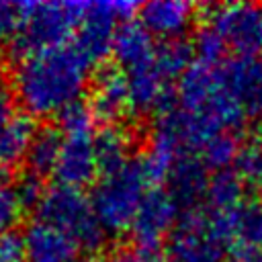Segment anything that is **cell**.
I'll list each match as a JSON object with an SVG mask.
<instances>
[{
    "instance_id": "obj_1",
    "label": "cell",
    "mask_w": 262,
    "mask_h": 262,
    "mask_svg": "<svg viewBox=\"0 0 262 262\" xmlns=\"http://www.w3.org/2000/svg\"><path fill=\"white\" fill-rule=\"evenodd\" d=\"M92 63L76 45L45 49L20 59L14 70V94L33 117L59 115L78 102Z\"/></svg>"
},
{
    "instance_id": "obj_2",
    "label": "cell",
    "mask_w": 262,
    "mask_h": 262,
    "mask_svg": "<svg viewBox=\"0 0 262 262\" xmlns=\"http://www.w3.org/2000/svg\"><path fill=\"white\" fill-rule=\"evenodd\" d=\"M178 117L192 149H201L213 135L244 125L246 113L231 94L223 70L209 63H194L178 86Z\"/></svg>"
},
{
    "instance_id": "obj_3",
    "label": "cell",
    "mask_w": 262,
    "mask_h": 262,
    "mask_svg": "<svg viewBox=\"0 0 262 262\" xmlns=\"http://www.w3.org/2000/svg\"><path fill=\"white\" fill-rule=\"evenodd\" d=\"M86 2H27L25 20L14 35V51L23 57L55 49L78 33Z\"/></svg>"
},
{
    "instance_id": "obj_4",
    "label": "cell",
    "mask_w": 262,
    "mask_h": 262,
    "mask_svg": "<svg viewBox=\"0 0 262 262\" xmlns=\"http://www.w3.org/2000/svg\"><path fill=\"white\" fill-rule=\"evenodd\" d=\"M149 180L141 170L139 160L129 162L125 168L102 174L92 190V207L106 233H123L131 229L133 219L147 194Z\"/></svg>"
},
{
    "instance_id": "obj_5",
    "label": "cell",
    "mask_w": 262,
    "mask_h": 262,
    "mask_svg": "<svg viewBox=\"0 0 262 262\" xmlns=\"http://www.w3.org/2000/svg\"><path fill=\"white\" fill-rule=\"evenodd\" d=\"M37 211L39 219L66 231L80 246V250L92 252L104 242L106 231L96 217L90 196H86L82 188L55 184L45 190Z\"/></svg>"
},
{
    "instance_id": "obj_6",
    "label": "cell",
    "mask_w": 262,
    "mask_h": 262,
    "mask_svg": "<svg viewBox=\"0 0 262 262\" xmlns=\"http://www.w3.org/2000/svg\"><path fill=\"white\" fill-rule=\"evenodd\" d=\"M227 252L211 215L190 209L168 237L164 262H225Z\"/></svg>"
},
{
    "instance_id": "obj_7",
    "label": "cell",
    "mask_w": 262,
    "mask_h": 262,
    "mask_svg": "<svg viewBox=\"0 0 262 262\" xmlns=\"http://www.w3.org/2000/svg\"><path fill=\"white\" fill-rule=\"evenodd\" d=\"M139 10L133 2H86L82 25L76 33V47L90 63H100L113 53L117 23H129Z\"/></svg>"
},
{
    "instance_id": "obj_8",
    "label": "cell",
    "mask_w": 262,
    "mask_h": 262,
    "mask_svg": "<svg viewBox=\"0 0 262 262\" xmlns=\"http://www.w3.org/2000/svg\"><path fill=\"white\" fill-rule=\"evenodd\" d=\"M209 27L219 35L225 49L237 57H260L262 53V6L233 2L209 8Z\"/></svg>"
},
{
    "instance_id": "obj_9",
    "label": "cell",
    "mask_w": 262,
    "mask_h": 262,
    "mask_svg": "<svg viewBox=\"0 0 262 262\" xmlns=\"http://www.w3.org/2000/svg\"><path fill=\"white\" fill-rule=\"evenodd\" d=\"M178 207L180 205L170 190L149 188L129 229L135 248L156 254V250L168 242L178 225Z\"/></svg>"
},
{
    "instance_id": "obj_10",
    "label": "cell",
    "mask_w": 262,
    "mask_h": 262,
    "mask_svg": "<svg viewBox=\"0 0 262 262\" xmlns=\"http://www.w3.org/2000/svg\"><path fill=\"white\" fill-rule=\"evenodd\" d=\"M215 229L235 258L262 248V205L244 201L235 209L211 215Z\"/></svg>"
},
{
    "instance_id": "obj_11",
    "label": "cell",
    "mask_w": 262,
    "mask_h": 262,
    "mask_svg": "<svg viewBox=\"0 0 262 262\" xmlns=\"http://www.w3.org/2000/svg\"><path fill=\"white\" fill-rule=\"evenodd\" d=\"M94 137H96L94 133L61 135V149L55 168V176L59 184L82 188L96 178L100 168H98Z\"/></svg>"
},
{
    "instance_id": "obj_12",
    "label": "cell",
    "mask_w": 262,
    "mask_h": 262,
    "mask_svg": "<svg viewBox=\"0 0 262 262\" xmlns=\"http://www.w3.org/2000/svg\"><path fill=\"white\" fill-rule=\"evenodd\" d=\"M25 262H78L80 246L55 225L35 219L20 235Z\"/></svg>"
},
{
    "instance_id": "obj_13",
    "label": "cell",
    "mask_w": 262,
    "mask_h": 262,
    "mask_svg": "<svg viewBox=\"0 0 262 262\" xmlns=\"http://www.w3.org/2000/svg\"><path fill=\"white\" fill-rule=\"evenodd\" d=\"M225 82L246 117H262V57H235L221 66Z\"/></svg>"
},
{
    "instance_id": "obj_14",
    "label": "cell",
    "mask_w": 262,
    "mask_h": 262,
    "mask_svg": "<svg viewBox=\"0 0 262 262\" xmlns=\"http://www.w3.org/2000/svg\"><path fill=\"white\" fill-rule=\"evenodd\" d=\"M194 10L196 8L184 0H154L139 6V18L151 37L174 41L192 25Z\"/></svg>"
},
{
    "instance_id": "obj_15",
    "label": "cell",
    "mask_w": 262,
    "mask_h": 262,
    "mask_svg": "<svg viewBox=\"0 0 262 262\" xmlns=\"http://www.w3.org/2000/svg\"><path fill=\"white\" fill-rule=\"evenodd\" d=\"M88 104L98 121H104L111 125L121 121L131 111L127 76H123L115 68L102 70L94 80L92 98Z\"/></svg>"
},
{
    "instance_id": "obj_16",
    "label": "cell",
    "mask_w": 262,
    "mask_h": 262,
    "mask_svg": "<svg viewBox=\"0 0 262 262\" xmlns=\"http://www.w3.org/2000/svg\"><path fill=\"white\" fill-rule=\"evenodd\" d=\"M127 86H129V100H131V113L147 115L158 111L160 115L174 106L170 102V86L168 80L160 74L156 68V61L127 72Z\"/></svg>"
},
{
    "instance_id": "obj_17",
    "label": "cell",
    "mask_w": 262,
    "mask_h": 262,
    "mask_svg": "<svg viewBox=\"0 0 262 262\" xmlns=\"http://www.w3.org/2000/svg\"><path fill=\"white\" fill-rule=\"evenodd\" d=\"M156 49L158 45L154 43V37L149 35V31L141 23L129 20V23H123L117 31L113 55L123 70L133 72L154 63Z\"/></svg>"
},
{
    "instance_id": "obj_18",
    "label": "cell",
    "mask_w": 262,
    "mask_h": 262,
    "mask_svg": "<svg viewBox=\"0 0 262 262\" xmlns=\"http://www.w3.org/2000/svg\"><path fill=\"white\" fill-rule=\"evenodd\" d=\"M170 192L172 196L178 201V205L182 207H194L199 199H205L207 192V184H209V176H207V166L203 164V160L194 154H186L182 156L170 178Z\"/></svg>"
},
{
    "instance_id": "obj_19",
    "label": "cell",
    "mask_w": 262,
    "mask_h": 262,
    "mask_svg": "<svg viewBox=\"0 0 262 262\" xmlns=\"http://www.w3.org/2000/svg\"><path fill=\"white\" fill-rule=\"evenodd\" d=\"M37 131L27 115H14L0 133V170H12L27 160Z\"/></svg>"
},
{
    "instance_id": "obj_20",
    "label": "cell",
    "mask_w": 262,
    "mask_h": 262,
    "mask_svg": "<svg viewBox=\"0 0 262 262\" xmlns=\"http://www.w3.org/2000/svg\"><path fill=\"white\" fill-rule=\"evenodd\" d=\"M94 145H96V158H98V168L102 174H111L117 172L121 168H125L131 160V147H133V139L127 131L119 129V127H106L102 129L96 137H94Z\"/></svg>"
},
{
    "instance_id": "obj_21",
    "label": "cell",
    "mask_w": 262,
    "mask_h": 262,
    "mask_svg": "<svg viewBox=\"0 0 262 262\" xmlns=\"http://www.w3.org/2000/svg\"><path fill=\"white\" fill-rule=\"evenodd\" d=\"M244 188H246V184L242 182L237 172H231V170L213 172V176L209 178V184H207V192H205V201H207L211 215L227 213V211L235 209L237 205H242Z\"/></svg>"
},
{
    "instance_id": "obj_22",
    "label": "cell",
    "mask_w": 262,
    "mask_h": 262,
    "mask_svg": "<svg viewBox=\"0 0 262 262\" xmlns=\"http://www.w3.org/2000/svg\"><path fill=\"white\" fill-rule=\"evenodd\" d=\"M59 149H61V135L57 131H53V129L37 131L33 145L29 149V156H27L31 174H35V176H45L51 172L55 174Z\"/></svg>"
},
{
    "instance_id": "obj_23",
    "label": "cell",
    "mask_w": 262,
    "mask_h": 262,
    "mask_svg": "<svg viewBox=\"0 0 262 262\" xmlns=\"http://www.w3.org/2000/svg\"><path fill=\"white\" fill-rule=\"evenodd\" d=\"M192 57H194V47L182 39L174 41H164L156 49V68L166 80L172 78H182L190 68H192Z\"/></svg>"
},
{
    "instance_id": "obj_24",
    "label": "cell",
    "mask_w": 262,
    "mask_h": 262,
    "mask_svg": "<svg viewBox=\"0 0 262 262\" xmlns=\"http://www.w3.org/2000/svg\"><path fill=\"white\" fill-rule=\"evenodd\" d=\"M239 143L235 139L233 133L223 131L213 135L201 149H199V158L203 160V164L207 166V170H215V172H223L229 170V166H235V160L239 156Z\"/></svg>"
},
{
    "instance_id": "obj_25",
    "label": "cell",
    "mask_w": 262,
    "mask_h": 262,
    "mask_svg": "<svg viewBox=\"0 0 262 262\" xmlns=\"http://www.w3.org/2000/svg\"><path fill=\"white\" fill-rule=\"evenodd\" d=\"M235 172L252 190H262V143L250 141L242 145L235 160Z\"/></svg>"
},
{
    "instance_id": "obj_26",
    "label": "cell",
    "mask_w": 262,
    "mask_h": 262,
    "mask_svg": "<svg viewBox=\"0 0 262 262\" xmlns=\"http://www.w3.org/2000/svg\"><path fill=\"white\" fill-rule=\"evenodd\" d=\"M59 129L61 135H70V133H94V113L90 108V104L78 100L74 104H70L68 108H63L59 115Z\"/></svg>"
},
{
    "instance_id": "obj_27",
    "label": "cell",
    "mask_w": 262,
    "mask_h": 262,
    "mask_svg": "<svg viewBox=\"0 0 262 262\" xmlns=\"http://www.w3.org/2000/svg\"><path fill=\"white\" fill-rule=\"evenodd\" d=\"M23 211V203L16 194V188L0 176V235L10 233V229L18 223Z\"/></svg>"
},
{
    "instance_id": "obj_28",
    "label": "cell",
    "mask_w": 262,
    "mask_h": 262,
    "mask_svg": "<svg viewBox=\"0 0 262 262\" xmlns=\"http://www.w3.org/2000/svg\"><path fill=\"white\" fill-rule=\"evenodd\" d=\"M192 47H194V53L201 59V63H209V66H215L225 51L223 41L219 39V35L211 27H205L199 31Z\"/></svg>"
},
{
    "instance_id": "obj_29",
    "label": "cell",
    "mask_w": 262,
    "mask_h": 262,
    "mask_svg": "<svg viewBox=\"0 0 262 262\" xmlns=\"http://www.w3.org/2000/svg\"><path fill=\"white\" fill-rule=\"evenodd\" d=\"M14 188H16V194H18L23 207H33V205L39 207V203H41V199H43V194H45V190H47V188H43L39 176H35V174L23 176V178L14 184Z\"/></svg>"
},
{
    "instance_id": "obj_30",
    "label": "cell",
    "mask_w": 262,
    "mask_h": 262,
    "mask_svg": "<svg viewBox=\"0 0 262 262\" xmlns=\"http://www.w3.org/2000/svg\"><path fill=\"white\" fill-rule=\"evenodd\" d=\"M0 262H25L23 260V239L14 233L0 235Z\"/></svg>"
},
{
    "instance_id": "obj_31",
    "label": "cell",
    "mask_w": 262,
    "mask_h": 262,
    "mask_svg": "<svg viewBox=\"0 0 262 262\" xmlns=\"http://www.w3.org/2000/svg\"><path fill=\"white\" fill-rule=\"evenodd\" d=\"M106 262H158L156 254L139 250V248H121L108 256Z\"/></svg>"
},
{
    "instance_id": "obj_32",
    "label": "cell",
    "mask_w": 262,
    "mask_h": 262,
    "mask_svg": "<svg viewBox=\"0 0 262 262\" xmlns=\"http://www.w3.org/2000/svg\"><path fill=\"white\" fill-rule=\"evenodd\" d=\"M14 115L16 113H14V98H12V94L6 88L0 86V133L12 121Z\"/></svg>"
},
{
    "instance_id": "obj_33",
    "label": "cell",
    "mask_w": 262,
    "mask_h": 262,
    "mask_svg": "<svg viewBox=\"0 0 262 262\" xmlns=\"http://www.w3.org/2000/svg\"><path fill=\"white\" fill-rule=\"evenodd\" d=\"M237 262H262V248L256 250V252H250V254H244L239 258H235Z\"/></svg>"
},
{
    "instance_id": "obj_34",
    "label": "cell",
    "mask_w": 262,
    "mask_h": 262,
    "mask_svg": "<svg viewBox=\"0 0 262 262\" xmlns=\"http://www.w3.org/2000/svg\"><path fill=\"white\" fill-rule=\"evenodd\" d=\"M2 68H4V49L0 45V72H2Z\"/></svg>"
},
{
    "instance_id": "obj_35",
    "label": "cell",
    "mask_w": 262,
    "mask_h": 262,
    "mask_svg": "<svg viewBox=\"0 0 262 262\" xmlns=\"http://www.w3.org/2000/svg\"><path fill=\"white\" fill-rule=\"evenodd\" d=\"M86 262H92V260H86Z\"/></svg>"
}]
</instances>
